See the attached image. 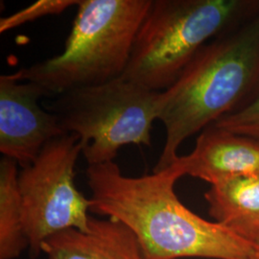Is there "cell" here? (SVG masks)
<instances>
[{"mask_svg": "<svg viewBox=\"0 0 259 259\" xmlns=\"http://www.w3.org/2000/svg\"><path fill=\"white\" fill-rule=\"evenodd\" d=\"M254 259H259V251H258V254H257V255H256V257H255V258Z\"/></svg>", "mask_w": 259, "mask_h": 259, "instance_id": "obj_15", "label": "cell"}, {"mask_svg": "<svg viewBox=\"0 0 259 259\" xmlns=\"http://www.w3.org/2000/svg\"><path fill=\"white\" fill-rule=\"evenodd\" d=\"M204 198L215 220L242 236L259 229V174L210 185Z\"/></svg>", "mask_w": 259, "mask_h": 259, "instance_id": "obj_10", "label": "cell"}, {"mask_svg": "<svg viewBox=\"0 0 259 259\" xmlns=\"http://www.w3.org/2000/svg\"><path fill=\"white\" fill-rule=\"evenodd\" d=\"M91 211L127 226L144 259H254L258 250L220 223L188 209L175 192L182 174L173 165L142 177L124 176L112 162L90 165Z\"/></svg>", "mask_w": 259, "mask_h": 259, "instance_id": "obj_1", "label": "cell"}, {"mask_svg": "<svg viewBox=\"0 0 259 259\" xmlns=\"http://www.w3.org/2000/svg\"><path fill=\"white\" fill-rule=\"evenodd\" d=\"M171 165L182 176L216 185L236 177L259 174V140L210 125L197 139L193 151Z\"/></svg>", "mask_w": 259, "mask_h": 259, "instance_id": "obj_8", "label": "cell"}, {"mask_svg": "<svg viewBox=\"0 0 259 259\" xmlns=\"http://www.w3.org/2000/svg\"><path fill=\"white\" fill-rule=\"evenodd\" d=\"M18 162L0 161V259H16L29 249L18 184Z\"/></svg>", "mask_w": 259, "mask_h": 259, "instance_id": "obj_11", "label": "cell"}, {"mask_svg": "<svg viewBox=\"0 0 259 259\" xmlns=\"http://www.w3.org/2000/svg\"><path fill=\"white\" fill-rule=\"evenodd\" d=\"M258 10L259 0H152L121 77L164 92L206 44Z\"/></svg>", "mask_w": 259, "mask_h": 259, "instance_id": "obj_4", "label": "cell"}, {"mask_svg": "<svg viewBox=\"0 0 259 259\" xmlns=\"http://www.w3.org/2000/svg\"><path fill=\"white\" fill-rule=\"evenodd\" d=\"M82 153L79 138L65 134L48 142L37 158L19 171L24 229L32 258L45 242L68 229L87 232L92 202L75 185V166Z\"/></svg>", "mask_w": 259, "mask_h": 259, "instance_id": "obj_6", "label": "cell"}, {"mask_svg": "<svg viewBox=\"0 0 259 259\" xmlns=\"http://www.w3.org/2000/svg\"><path fill=\"white\" fill-rule=\"evenodd\" d=\"M79 2L80 0H38L25 9L20 10L7 18L1 19L0 33L3 34L39 18L61 14L67 8L78 5Z\"/></svg>", "mask_w": 259, "mask_h": 259, "instance_id": "obj_12", "label": "cell"}, {"mask_svg": "<svg viewBox=\"0 0 259 259\" xmlns=\"http://www.w3.org/2000/svg\"><path fill=\"white\" fill-rule=\"evenodd\" d=\"M259 95V10L238 26L213 38L161 93L158 120L165 142L154 171L179 157L185 140Z\"/></svg>", "mask_w": 259, "mask_h": 259, "instance_id": "obj_2", "label": "cell"}, {"mask_svg": "<svg viewBox=\"0 0 259 259\" xmlns=\"http://www.w3.org/2000/svg\"><path fill=\"white\" fill-rule=\"evenodd\" d=\"M213 125L234 134L259 140V95L244 109L224 116Z\"/></svg>", "mask_w": 259, "mask_h": 259, "instance_id": "obj_13", "label": "cell"}, {"mask_svg": "<svg viewBox=\"0 0 259 259\" xmlns=\"http://www.w3.org/2000/svg\"><path fill=\"white\" fill-rule=\"evenodd\" d=\"M242 237L250 242L254 246V248L259 251V229L246 232L245 234L242 235Z\"/></svg>", "mask_w": 259, "mask_h": 259, "instance_id": "obj_14", "label": "cell"}, {"mask_svg": "<svg viewBox=\"0 0 259 259\" xmlns=\"http://www.w3.org/2000/svg\"><path fill=\"white\" fill-rule=\"evenodd\" d=\"M48 259H144L134 232L114 219L91 216L89 229H68L49 237L42 246Z\"/></svg>", "mask_w": 259, "mask_h": 259, "instance_id": "obj_9", "label": "cell"}, {"mask_svg": "<svg viewBox=\"0 0 259 259\" xmlns=\"http://www.w3.org/2000/svg\"><path fill=\"white\" fill-rule=\"evenodd\" d=\"M151 4L152 0H80L64 51L15 74L53 98L120 78Z\"/></svg>", "mask_w": 259, "mask_h": 259, "instance_id": "obj_3", "label": "cell"}, {"mask_svg": "<svg viewBox=\"0 0 259 259\" xmlns=\"http://www.w3.org/2000/svg\"><path fill=\"white\" fill-rule=\"evenodd\" d=\"M162 92L124 78L63 93L48 111L65 134L76 135L90 165L112 162L125 145H151Z\"/></svg>", "mask_w": 259, "mask_h": 259, "instance_id": "obj_5", "label": "cell"}, {"mask_svg": "<svg viewBox=\"0 0 259 259\" xmlns=\"http://www.w3.org/2000/svg\"><path fill=\"white\" fill-rule=\"evenodd\" d=\"M42 97L46 93L36 83L15 73L0 76V152L21 168L31 164L48 142L65 135L55 114L39 106Z\"/></svg>", "mask_w": 259, "mask_h": 259, "instance_id": "obj_7", "label": "cell"}]
</instances>
